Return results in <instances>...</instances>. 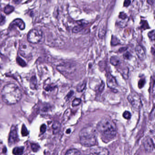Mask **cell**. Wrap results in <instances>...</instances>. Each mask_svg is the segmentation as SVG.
I'll return each mask as SVG.
<instances>
[{
  "instance_id": "32",
  "label": "cell",
  "mask_w": 155,
  "mask_h": 155,
  "mask_svg": "<svg viewBox=\"0 0 155 155\" xmlns=\"http://www.w3.org/2000/svg\"><path fill=\"white\" fill-rule=\"evenodd\" d=\"M123 117L126 119L129 120L131 118V113L128 111H125L123 114Z\"/></svg>"
},
{
  "instance_id": "8",
  "label": "cell",
  "mask_w": 155,
  "mask_h": 155,
  "mask_svg": "<svg viewBox=\"0 0 155 155\" xmlns=\"http://www.w3.org/2000/svg\"><path fill=\"white\" fill-rule=\"evenodd\" d=\"M19 138L17 132V128L16 126H13L11 128L8 138V143L10 146H13L18 142Z\"/></svg>"
},
{
  "instance_id": "6",
  "label": "cell",
  "mask_w": 155,
  "mask_h": 155,
  "mask_svg": "<svg viewBox=\"0 0 155 155\" xmlns=\"http://www.w3.org/2000/svg\"><path fill=\"white\" fill-rule=\"evenodd\" d=\"M42 37V32L41 31L33 29L27 34V41L30 43L36 44L40 41Z\"/></svg>"
},
{
  "instance_id": "21",
  "label": "cell",
  "mask_w": 155,
  "mask_h": 155,
  "mask_svg": "<svg viewBox=\"0 0 155 155\" xmlns=\"http://www.w3.org/2000/svg\"><path fill=\"white\" fill-rule=\"evenodd\" d=\"M14 10V7L11 5H7L4 8V12L6 14L11 13Z\"/></svg>"
},
{
  "instance_id": "31",
  "label": "cell",
  "mask_w": 155,
  "mask_h": 155,
  "mask_svg": "<svg viewBox=\"0 0 155 155\" xmlns=\"http://www.w3.org/2000/svg\"><path fill=\"white\" fill-rule=\"evenodd\" d=\"M146 83V80L144 79H142L140 80L139 82H138V86L140 89L142 88L144 86L145 84Z\"/></svg>"
},
{
  "instance_id": "38",
  "label": "cell",
  "mask_w": 155,
  "mask_h": 155,
  "mask_svg": "<svg viewBox=\"0 0 155 155\" xmlns=\"http://www.w3.org/2000/svg\"><path fill=\"white\" fill-rule=\"evenodd\" d=\"M104 87H105V84L103 82H102V83H101V86H100V87H99V88H98V92H99L100 93H102L104 90Z\"/></svg>"
},
{
  "instance_id": "26",
  "label": "cell",
  "mask_w": 155,
  "mask_h": 155,
  "mask_svg": "<svg viewBox=\"0 0 155 155\" xmlns=\"http://www.w3.org/2000/svg\"><path fill=\"white\" fill-rule=\"evenodd\" d=\"M40 148V147L39 145L37 144L32 143L31 144V149L33 152L36 153L38 152Z\"/></svg>"
},
{
  "instance_id": "28",
  "label": "cell",
  "mask_w": 155,
  "mask_h": 155,
  "mask_svg": "<svg viewBox=\"0 0 155 155\" xmlns=\"http://www.w3.org/2000/svg\"><path fill=\"white\" fill-rule=\"evenodd\" d=\"M86 87V83H82V85L79 86L78 87H77V92H79V93H81L83 91V90H84Z\"/></svg>"
},
{
  "instance_id": "22",
  "label": "cell",
  "mask_w": 155,
  "mask_h": 155,
  "mask_svg": "<svg viewBox=\"0 0 155 155\" xmlns=\"http://www.w3.org/2000/svg\"><path fill=\"white\" fill-rule=\"evenodd\" d=\"M106 33V28L105 27H101L99 31L98 36L100 38H102L105 35Z\"/></svg>"
},
{
  "instance_id": "33",
  "label": "cell",
  "mask_w": 155,
  "mask_h": 155,
  "mask_svg": "<svg viewBox=\"0 0 155 155\" xmlns=\"http://www.w3.org/2000/svg\"><path fill=\"white\" fill-rule=\"evenodd\" d=\"M132 57V56L129 52H126L123 55V58L126 60H130Z\"/></svg>"
},
{
  "instance_id": "35",
  "label": "cell",
  "mask_w": 155,
  "mask_h": 155,
  "mask_svg": "<svg viewBox=\"0 0 155 155\" xmlns=\"http://www.w3.org/2000/svg\"><path fill=\"white\" fill-rule=\"evenodd\" d=\"M5 17L2 14H0V25L2 26L5 23Z\"/></svg>"
},
{
  "instance_id": "14",
  "label": "cell",
  "mask_w": 155,
  "mask_h": 155,
  "mask_svg": "<svg viewBox=\"0 0 155 155\" xmlns=\"http://www.w3.org/2000/svg\"><path fill=\"white\" fill-rule=\"evenodd\" d=\"M16 26L18 27L20 30H23L25 29L26 26L24 22L22 19L17 18L14 20L10 24V27H13Z\"/></svg>"
},
{
  "instance_id": "41",
  "label": "cell",
  "mask_w": 155,
  "mask_h": 155,
  "mask_svg": "<svg viewBox=\"0 0 155 155\" xmlns=\"http://www.w3.org/2000/svg\"><path fill=\"white\" fill-rule=\"evenodd\" d=\"M131 2L130 0H125L124 2V6L125 7H128L131 4Z\"/></svg>"
},
{
  "instance_id": "43",
  "label": "cell",
  "mask_w": 155,
  "mask_h": 155,
  "mask_svg": "<svg viewBox=\"0 0 155 155\" xmlns=\"http://www.w3.org/2000/svg\"><path fill=\"white\" fill-rule=\"evenodd\" d=\"M71 132V130L68 129L67 130V131H66V133L67 134H69Z\"/></svg>"
},
{
  "instance_id": "36",
  "label": "cell",
  "mask_w": 155,
  "mask_h": 155,
  "mask_svg": "<svg viewBox=\"0 0 155 155\" xmlns=\"http://www.w3.org/2000/svg\"><path fill=\"white\" fill-rule=\"evenodd\" d=\"M74 92L73 91H71L69 93L67 94L65 96V99L66 101H68L70 98L73 95Z\"/></svg>"
},
{
  "instance_id": "27",
  "label": "cell",
  "mask_w": 155,
  "mask_h": 155,
  "mask_svg": "<svg viewBox=\"0 0 155 155\" xmlns=\"http://www.w3.org/2000/svg\"><path fill=\"white\" fill-rule=\"evenodd\" d=\"M21 133H22V136H27L28 135V131H27V128L26 127V126L24 125H23L22 126V131H21Z\"/></svg>"
},
{
  "instance_id": "7",
  "label": "cell",
  "mask_w": 155,
  "mask_h": 155,
  "mask_svg": "<svg viewBox=\"0 0 155 155\" xmlns=\"http://www.w3.org/2000/svg\"><path fill=\"white\" fill-rule=\"evenodd\" d=\"M127 100L134 108L140 109L142 105L141 98L138 94L135 92L131 93L127 96Z\"/></svg>"
},
{
  "instance_id": "29",
  "label": "cell",
  "mask_w": 155,
  "mask_h": 155,
  "mask_svg": "<svg viewBox=\"0 0 155 155\" xmlns=\"http://www.w3.org/2000/svg\"><path fill=\"white\" fill-rule=\"evenodd\" d=\"M148 36L149 38L152 41H154L155 40V30H153L148 33Z\"/></svg>"
},
{
  "instance_id": "24",
  "label": "cell",
  "mask_w": 155,
  "mask_h": 155,
  "mask_svg": "<svg viewBox=\"0 0 155 155\" xmlns=\"http://www.w3.org/2000/svg\"><path fill=\"white\" fill-rule=\"evenodd\" d=\"M120 43V41L118 38L116 36L112 35L111 41V45L113 46H117Z\"/></svg>"
},
{
  "instance_id": "39",
  "label": "cell",
  "mask_w": 155,
  "mask_h": 155,
  "mask_svg": "<svg viewBox=\"0 0 155 155\" xmlns=\"http://www.w3.org/2000/svg\"><path fill=\"white\" fill-rule=\"evenodd\" d=\"M55 88V86L50 85V86H47L46 88H45V89L47 91H51V90L54 89Z\"/></svg>"
},
{
  "instance_id": "30",
  "label": "cell",
  "mask_w": 155,
  "mask_h": 155,
  "mask_svg": "<svg viewBox=\"0 0 155 155\" xmlns=\"http://www.w3.org/2000/svg\"><path fill=\"white\" fill-rule=\"evenodd\" d=\"M81 100L80 99L76 98L72 101V106H77L81 103Z\"/></svg>"
},
{
  "instance_id": "12",
  "label": "cell",
  "mask_w": 155,
  "mask_h": 155,
  "mask_svg": "<svg viewBox=\"0 0 155 155\" xmlns=\"http://www.w3.org/2000/svg\"><path fill=\"white\" fill-rule=\"evenodd\" d=\"M107 86L112 89H115L118 86L117 81L114 76L111 74H109L107 77Z\"/></svg>"
},
{
  "instance_id": "2",
  "label": "cell",
  "mask_w": 155,
  "mask_h": 155,
  "mask_svg": "<svg viewBox=\"0 0 155 155\" xmlns=\"http://www.w3.org/2000/svg\"><path fill=\"white\" fill-rule=\"evenodd\" d=\"M79 135L80 142L84 147H92L96 143V131L92 127L88 126L82 129Z\"/></svg>"
},
{
  "instance_id": "11",
  "label": "cell",
  "mask_w": 155,
  "mask_h": 155,
  "mask_svg": "<svg viewBox=\"0 0 155 155\" xmlns=\"http://www.w3.org/2000/svg\"><path fill=\"white\" fill-rule=\"evenodd\" d=\"M89 155H109V151L103 147L92 148L90 150Z\"/></svg>"
},
{
  "instance_id": "16",
  "label": "cell",
  "mask_w": 155,
  "mask_h": 155,
  "mask_svg": "<svg viewBox=\"0 0 155 155\" xmlns=\"http://www.w3.org/2000/svg\"><path fill=\"white\" fill-rule=\"evenodd\" d=\"M30 87L33 90L36 89L37 88V81L35 76H33L30 79Z\"/></svg>"
},
{
  "instance_id": "19",
  "label": "cell",
  "mask_w": 155,
  "mask_h": 155,
  "mask_svg": "<svg viewBox=\"0 0 155 155\" xmlns=\"http://www.w3.org/2000/svg\"><path fill=\"white\" fill-rule=\"evenodd\" d=\"M61 127V125L60 123L57 122H55L53 123L52 125V128L54 134H57L59 132Z\"/></svg>"
},
{
  "instance_id": "9",
  "label": "cell",
  "mask_w": 155,
  "mask_h": 155,
  "mask_svg": "<svg viewBox=\"0 0 155 155\" xmlns=\"http://www.w3.org/2000/svg\"><path fill=\"white\" fill-rule=\"evenodd\" d=\"M128 21L129 18L126 14L123 12H121L119 15L117 24L120 28H124L127 26Z\"/></svg>"
},
{
  "instance_id": "34",
  "label": "cell",
  "mask_w": 155,
  "mask_h": 155,
  "mask_svg": "<svg viewBox=\"0 0 155 155\" xmlns=\"http://www.w3.org/2000/svg\"><path fill=\"white\" fill-rule=\"evenodd\" d=\"M141 24H142L141 27L143 28V29H144V30H146L148 28H149V27L148 26V24L147 21H142Z\"/></svg>"
},
{
  "instance_id": "23",
  "label": "cell",
  "mask_w": 155,
  "mask_h": 155,
  "mask_svg": "<svg viewBox=\"0 0 155 155\" xmlns=\"http://www.w3.org/2000/svg\"><path fill=\"white\" fill-rule=\"evenodd\" d=\"M84 26L82 25H79L78 26H77L74 27L73 29H72V32L75 33L79 32L83 29Z\"/></svg>"
},
{
  "instance_id": "5",
  "label": "cell",
  "mask_w": 155,
  "mask_h": 155,
  "mask_svg": "<svg viewBox=\"0 0 155 155\" xmlns=\"http://www.w3.org/2000/svg\"><path fill=\"white\" fill-rule=\"evenodd\" d=\"M57 70L65 76L74 73L76 70V65L72 63L66 62L58 65Z\"/></svg>"
},
{
  "instance_id": "40",
  "label": "cell",
  "mask_w": 155,
  "mask_h": 155,
  "mask_svg": "<svg viewBox=\"0 0 155 155\" xmlns=\"http://www.w3.org/2000/svg\"><path fill=\"white\" fill-rule=\"evenodd\" d=\"M128 49V47H121L120 48V49H119V52L120 53H122L123 52H125Z\"/></svg>"
},
{
  "instance_id": "3",
  "label": "cell",
  "mask_w": 155,
  "mask_h": 155,
  "mask_svg": "<svg viewBox=\"0 0 155 155\" xmlns=\"http://www.w3.org/2000/svg\"><path fill=\"white\" fill-rule=\"evenodd\" d=\"M97 131L105 139L112 140L117 135V130L113 123L107 119H103L97 125Z\"/></svg>"
},
{
  "instance_id": "1",
  "label": "cell",
  "mask_w": 155,
  "mask_h": 155,
  "mask_svg": "<svg viewBox=\"0 0 155 155\" xmlns=\"http://www.w3.org/2000/svg\"><path fill=\"white\" fill-rule=\"evenodd\" d=\"M2 101L6 104L14 105L19 102L22 98V93L19 87L15 84L5 85L1 92Z\"/></svg>"
},
{
  "instance_id": "4",
  "label": "cell",
  "mask_w": 155,
  "mask_h": 155,
  "mask_svg": "<svg viewBox=\"0 0 155 155\" xmlns=\"http://www.w3.org/2000/svg\"><path fill=\"white\" fill-rule=\"evenodd\" d=\"M18 51L20 54L27 58L32 57L35 52L34 47L28 41H22L20 43Z\"/></svg>"
},
{
  "instance_id": "15",
  "label": "cell",
  "mask_w": 155,
  "mask_h": 155,
  "mask_svg": "<svg viewBox=\"0 0 155 155\" xmlns=\"http://www.w3.org/2000/svg\"><path fill=\"white\" fill-rule=\"evenodd\" d=\"M117 70L120 73L122 74L123 77L124 79H125V80L128 79L129 70V68L127 66L123 67V66H121L118 68Z\"/></svg>"
},
{
  "instance_id": "13",
  "label": "cell",
  "mask_w": 155,
  "mask_h": 155,
  "mask_svg": "<svg viewBox=\"0 0 155 155\" xmlns=\"http://www.w3.org/2000/svg\"><path fill=\"white\" fill-rule=\"evenodd\" d=\"M135 52L136 55L139 59L142 61H144L146 58V52L143 47L141 45H137L135 48Z\"/></svg>"
},
{
  "instance_id": "25",
  "label": "cell",
  "mask_w": 155,
  "mask_h": 155,
  "mask_svg": "<svg viewBox=\"0 0 155 155\" xmlns=\"http://www.w3.org/2000/svg\"><path fill=\"white\" fill-rule=\"evenodd\" d=\"M16 62L19 65L22 67H25L27 65V64L24 61L19 57H16Z\"/></svg>"
},
{
  "instance_id": "18",
  "label": "cell",
  "mask_w": 155,
  "mask_h": 155,
  "mask_svg": "<svg viewBox=\"0 0 155 155\" xmlns=\"http://www.w3.org/2000/svg\"><path fill=\"white\" fill-rule=\"evenodd\" d=\"M24 151V147H16L13 150V154L14 155H22Z\"/></svg>"
},
{
  "instance_id": "20",
  "label": "cell",
  "mask_w": 155,
  "mask_h": 155,
  "mask_svg": "<svg viewBox=\"0 0 155 155\" xmlns=\"http://www.w3.org/2000/svg\"><path fill=\"white\" fill-rule=\"evenodd\" d=\"M65 155H81V153L78 150L75 149H71L68 150Z\"/></svg>"
},
{
  "instance_id": "37",
  "label": "cell",
  "mask_w": 155,
  "mask_h": 155,
  "mask_svg": "<svg viewBox=\"0 0 155 155\" xmlns=\"http://www.w3.org/2000/svg\"><path fill=\"white\" fill-rule=\"evenodd\" d=\"M46 125L45 124H42L41 125V127H40V131H41V134H43L45 132V131H46Z\"/></svg>"
},
{
  "instance_id": "17",
  "label": "cell",
  "mask_w": 155,
  "mask_h": 155,
  "mask_svg": "<svg viewBox=\"0 0 155 155\" xmlns=\"http://www.w3.org/2000/svg\"><path fill=\"white\" fill-rule=\"evenodd\" d=\"M110 62L112 65L118 66L121 63L120 58L116 56H113L110 59Z\"/></svg>"
},
{
  "instance_id": "42",
  "label": "cell",
  "mask_w": 155,
  "mask_h": 155,
  "mask_svg": "<svg viewBox=\"0 0 155 155\" xmlns=\"http://www.w3.org/2000/svg\"><path fill=\"white\" fill-rule=\"evenodd\" d=\"M147 2L151 5H153L154 2V0H147Z\"/></svg>"
},
{
  "instance_id": "10",
  "label": "cell",
  "mask_w": 155,
  "mask_h": 155,
  "mask_svg": "<svg viewBox=\"0 0 155 155\" xmlns=\"http://www.w3.org/2000/svg\"><path fill=\"white\" fill-rule=\"evenodd\" d=\"M143 145L146 152L150 153L153 151L154 148V144L152 139L149 137H145L143 140Z\"/></svg>"
}]
</instances>
